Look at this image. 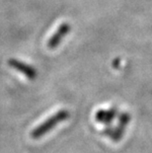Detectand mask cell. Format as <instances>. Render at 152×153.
Wrapping results in <instances>:
<instances>
[{
  "mask_svg": "<svg viewBox=\"0 0 152 153\" xmlns=\"http://www.w3.org/2000/svg\"><path fill=\"white\" fill-rule=\"evenodd\" d=\"M68 117H69L68 111L66 110L59 111L57 113L51 116L50 119L46 120L40 126H38L35 129H33V131L31 132V136L34 139H38L42 137L44 134H47L50 129H53L54 126H56L59 123L64 122L65 120L68 119Z\"/></svg>",
  "mask_w": 152,
  "mask_h": 153,
  "instance_id": "6da1fadb",
  "label": "cell"
},
{
  "mask_svg": "<svg viewBox=\"0 0 152 153\" xmlns=\"http://www.w3.org/2000/svg\"><path fill=\"white\" fill-rule=\"evenodd\" d=\"M8 64L12 68H14V69L19 71V72H21L22 74H24L28 79L35 80L36 77H37V71H36L35 68L33 66H30L29 64L22 62L20 60L11 58V59H9Z\"/></svg>",
  "mask_w": 152,
  "mask_h": 153,
  "instance_id": "7a4b0ae2",
  "label": "cell"
},
{
  "mask_svg": "<svg viewBox=\"0 0 152 153\" xmlns=\"http://www.w3.org/2000/svg\"><path fill=\"white\" fill-rule=\"evenodd\" d=\"M70 29H71V26L68 23H63V24H61L59 27V29L56 30V33L51 36L50 39L48 40L47 42L48 48H50V50L56 48L57 45L60 44V42L63 40V38L70 32Z\"/></svg>",
  "mask_w": 152,
  "mask_h": 153,
  "instance_id": "3957f363",
  "label": "cell"
},
{
  "mask_svg": "<svg viewBox=\"0 0 152 153\" xmlns=\"http://www.w3.org/2000/svg\"><path fill=\"white\" fill-rule=\"evenodd\" d=\"M117 113V110L115 108L110 110H100L96 113V120L97 122L102 123H110L115 119Z\"/></svg>",
  "mask_w": 152,
  "mask_h": 153,
  "instance_id": "277c9868",
  "label": "cell"
},
{
  "mask_svg": "<svg viewBox=\"0 0 152 153\" xmlns=\"http://www.w3.org/2000/svg\"><path fill=\"white\" fill-rule=\"evenodd\" d=\"M129 120H130V116H129V114H128V113L122 114V116L119 117V126L115 129L114 134H113V138H114L115 140L119 139V137H121L122 134V131H124L125 126H127L128 123L129 122Z\"/></svg>",
  "mask_w": 152,
  "mask_h": 153,
  "instance_id": "5b68a950",
  "label": "cell"
}]
</instances>
